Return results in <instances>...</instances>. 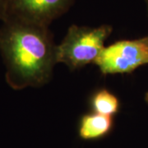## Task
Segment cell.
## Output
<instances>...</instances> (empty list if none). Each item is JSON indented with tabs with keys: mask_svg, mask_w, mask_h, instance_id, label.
Masks as SVG:
<instances>
[{
	"mask_svg": "<svg viewBox=\"0 0 148 148\" xmlns=\"http://www.w3.org/2000/svg\"><path fill=\"white\" fill-rule=\"evenodd\" d=\"M56 48L47 27L3 21L0 28V52L9 86L18 90L49 82L57 64Z\"/></svg>",
	"mask_w": 148,
	"mask_h": 148,
	"instance_id": "obj_1",
	"label": "cell"
},
{
	"mask_svg": "<svg viewBox=\"0 0 148 148\" xmlns=\"http://www.w3.org/2000/svg\"><path fill=\"white\" fill-rule=\"evenodd\" d=\"M112 27H69L63 41L56 48L57 63L67 65L71 70L94 63L104 49L105 42L112 33Z\"/></svg>",
	"mask_w": 148,
	"mask_h": 148,
	"instance_id": "obj_2",
	"label": "cell"
},
{
	"mask_svg": "<svg viewBox=\"0 0 148 148\" xmlns=\"http://www.w3.org/2000/svg\"><path fill=\"white\" fill-rule=\"evenodd\" d=\"M95 64L101 73H131L148 64V35L134 40H123L104 48Z\"/></svg>",
	"mask_w": 148,
	"mask_h": 148,
	"instance_id": "obj_3",
	"label": "cell"
},
{
	"mask_svg": "<svg viewBox=\"0 0 148 148\" xmlns=\"http://www.w3.org/2000/svg\"><path fill=\"white\" fill-rule=\"evenodd\" d=\"M74 0H6L2 21H18L49 27L64 14Z\"/></svg>",
	"mask_w": 148,
	"mask_h": 148,
	"instance_id": "obj_4",
	"label": "cell"
},
{
	"mask_svg": "<svg viewBox=\"0 0 148 148\" xmlns=\"http://www.w3.org/2000/svg\"><path fill=\"white\" fill-rule=\"evenodd\" d=\"M113 126V117L94 112L82 117L78 134L83 140H97L107 136L112 130Z\"/></svg>",
	"mask_w": 148,
	"mask_h": 148,
	"instance_id": "obj_5",
	"label": "cell"
},
{
	"mask_svg": "<svg viewBox=\"0 0 148 148\" xmlns=\"http://www.w3.org/2000/svg\"><path fill=\"white\" fill-rule=\"evenodd\" d=\"M90 106L95 113L113 117L119 110L120 104L116 95L106 89H101L92 95Z\"/></svg>",
	"mask_w": 148,
	"mask_h": 148,
	"instance_id": "obj_6",
	"label": "cell"
},
{
	"mask_svg": "<svg viewBox=\"0 0 148 148\" xmlns=\"http://www.w3.org/2000/svg\"><path fill=\"white\" fill-rule=\"evenodd\" d=\"M6 0H0V20H3L4 9H5Z\"/></svg>",
	"mask_w": 148,
	"mask_h": 148,
	"instance_id": "obj_7",
	"label": "cell"
},
{
	"mask_svg": "<svg viewBox=\"0 0 148 148\" xmlns=\"http://www.w3.org/2000/svg\"><path fill=\"white\" fill-rule=\"evenodd\" d=\"M145 101H146V102L148 104V91L147 92L146 95H145Z\"/></svg>",
	"mask_w": 148,
	"mask_h": 148,
	"instance_id": "obj_8",
	"label": "cell"
},
{
	"mask_svg": "<svg viewBox=\"0 0 148 148\" xmlns=\"http://www.w3.org/2000/svg\"><path fill=\"white\" fill-rule=\"evenodd\" d=\"M146 3H147V10H148V0H145Z\"/></svg>",
	"mask_w": 148,
	"mask_h": 148,
	"instance_id": "obj_9",
	"label": "cell"
}]
</instances>
